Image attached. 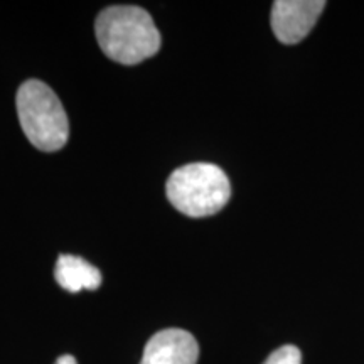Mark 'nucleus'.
I'll list each match as a JSON object with an SVG mask.
<instances>
[{"label":"nucleus","mask_w":364,"mask_h":364,"mask_svg":"<svg viewBox=\"0 0 364 364\" xmlns=\"http://www.w3.org/2000/svg\"><path fill=\"white\" fill-rule=\"evenodd\" d=\"M199 346L191 332L164 329L149 339L140 364H198Z\"/></svg>","instance_id":"nucleus-5"},{"label":"nucleus","mask_w":364,"mask_h":364,"mask_svg":"<svg viewBox=\"0 0 364 364\" xmlns=\"http://www.w3.org/2000/svg\"><path fill=\"white\" fill-rule=\"evenodd\" d=\"M167 199L182 215L204 218L220 213L230 201L231 186L225 171L215 164L182 166L167 179Z\"/></svg>","instance_id":"nucleus-3"},{"label":"nucleus","mask_w":364,"mask_h":364,"mask_svg":"<svg viewBox=\"0 0 364 364\" xmlns=\"http://www.w3.org/2000/svg\"><path fill=\"white\" fill-rule=\"evenodd\" d=\"M263 364H302V353L295 346H282L273 351Z\"/></svg>","instance_id":"nucleus-7"},{"label":"nucleus","mask_w":364,"mask_h":364,"mask_svg":"<svg viewBox=\"0 0 364 364\" xmlns=\"http://www.w3.org/2000/svg\"><path fill=\"white\" fill-rule=\"evenodd\" d=\"M324 0H277L272 7V29L284 44H297L311 33L324 11Z\"/></svg>","instance_id":"nucleus-4"},{"label":"nucleus","mask_w":364,"mask_h":364,"mask_svg":"<svg viewBox=\"0 0 364 364\" xmlns=\"http://www.w3.org/2000/svg\"><path fill=\"white\" fill-rule=\"evenodd\" d=\"M56 364H78V363H76V359L73 358V356H70V354H65V356L58 358Z\"/></svg>","instance_id":"nucleus-8"},{"label":"nucleus","mask_w":364,"mask_h":364,"mask_svg":"<svg viewBox=\"0 0 364 364\" xmlns=\"http://www.w3.org/2000/svg\"><path fill=\"white\" fill-rule=\"evenodd\" d=\"M95 33L102 51L120 65H139L161 49V34L142 7L112 6L100 12Z\"/></svg>","instance_id":"nucleus-1"},{"label":"nucleus","mask_w":364,"mask_h":364,"mask_svg":"<svg viewBox=\"0 0 364 364\" xmlns=\"http://www.w3.org/2000/svg\"><path fill=\"white\" fill-rule=\"evenodd\" d=\"M54 279L68 292L76 294L81 290H97L102 285V272L91 263L76 255H59Z\"/></svg>","instance_id":"nucleus-6"},{"label":"nucleus","mask_w":364,"mask_h":364,"mask_svg":"<svg viewBox=\"0 0 364 364\" xmlns=\"http://www.w3.org/2000/svg\"><path fill=\"white\" fill-rule=\"evenodd\" d=\"M17 115L29 142L43 152L63 149L70 136V122L58 95L39 80H27L17 91Z\"/></svg>","instance_id":"nucleus-2"}]
</instances>
